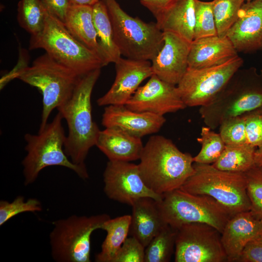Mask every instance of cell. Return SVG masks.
Here are the masks:
<instances>
[{
	"label": "cell",
	"mask_w": 262,
	"mask_h": 262,
	"mask_svg": "<svg viewBox=\"0 0 262 262\" xmlns=\"http://www.w3.org/2000/svg\"><path fill=\"white\" fill-rule=\"evenodd\" d=\"M131 215L109 218L101 225L106 237L101 245L100 252L95 256L96 262H113L119 250L130 232Z\"/></svg>",
	"instance_id": "25"
},
{
	"label": "cell",
	"mask_w": 262,
	"mask_h": 262,
	"mask_svg": "<svg viewBox=\"0 0 262 262\" xmlns=\"http://www.w3.org/2000/svg\"><path fill=\"white\" fill-rule=\"evenodd\" d=\"M165 121L164 116L134 111L125 105L107 106L102 118V124L105 128L118 129L140 138L158 132Z\"/></svg>",
	"instance_id": "18"
},
{
	"label": "cell",
	"mask_w": 262,
	"mask_h": 262,
	"mask_svg": "<svg viewBox=\"0 0 262 262\" xmlns=\"http://www.w3.org/2000/svg\"><path fill=\"white\" fill-rule=\"evenodd\" d=\"M262 234V219L250 210L231 216L221 236L227 262H238L246 245Z\"/></svg>",
	"instance_id": "19"
},
{
	"label": "cell",
	"mask_w": 262,
	"mask_h": 262,
	"mask_svg": "<svg viewBox=\"0 0 262 262\" xmlns=\"http://www.w3.org/2000/svg\"><path fill=\"white\" fill-rule=\"evenodd\" d=\"M244 64L239 56L216 66L188 67L177 86L187 107L202 106L211 102Z\"/></svg>",
	"instance_id": "11"
},
{
	"label": "cell",
	"mask_w": 262,
	"mask_h": 262,
	"mask_svg": "<svg viewBox=\"0 0 262 262\" xmlns=\"http://www.w3.org/2000/svg\"><path fill=\"white\" fill-rule=\"evenodd\" d=\"M244 115L246 144L259 151L262 149V110L259 108Z\"/></svg>",
	"instance_id": "36"
},
{
	"label": "cell",
	"mask_w": 262,
	"mask_h": 262,
	"mask_svg": "<svg viewBox=\"0 0 262 262\" xmlns=\"http://www.w3.org/2000/svg\"><path fill=\"white\" fill-rule=\"evenodd\" d=\"M99 0H69L72 5H88L93 6Z\"/></svg>",
	"instance_id": "41"
},
{
	"label": "cell",
	"mask_w": 262,
	"mask_h": 262,
	"mask_svg": "<svg viewBox=\"0 0 262 262\" xmlns=\"http://www.w3.org/2000/svg\"><path fill=\"white\" fill-rule=\"evenodd\" d=\"M256 165H262V158L257 162Z\"/></svg>",
	"instance_id": "43"
},
{
	"label": "cell",
	"mask_w": 262,
	"mask_h": 262,
	"mask_svg": "<svg viewBox=\"0 0 262 262\" xmlns=\"http://www.w3.org/2000/svg\"><path fill=\"white\" fill-rule=\"evenodd\" d=\"M193 166L194 173L180 189L213 198L231 216L251 210L245 173L222 171L209 164L194 162Z\"/></svg>",
	"instance_id": "7"
},
{
	"label": "cell",
	"mask_w": 262,
	"mask_h": 262,
	"mask_svg": "<svg viewBox=\"0 0 262 262\" xmlns=\"http://www.w3.org/2000/svg\"><path fill=\"white\" fill-rule=\"evenodd\" d=\"M100 69L81 77L70 98L57 108L68 129L64 146L65 152L74 164L78 165H85L88 152L96 146L100 131L93 120L91 102L92 92Z\"/></svg>",
	"instance_id": "2"
},
{
	"label": "cell",
	"mask_w": 262,
	"mask_h": 262,
	"mask_svg": "<svg viewBox=\"0 0 262 262\" xmlns=\"http://www.w3.org/2000/svg\"><path fill=\"white\" fill-rule=\"evenodd\" d=\"M29 48L45 50L55 60L80 77L106 66L96 53L69 33L64 22L48 12L43 29L31 36Z\"/></svg>",
	"instance_id": "5"
},
{
	"label": "cell",
	"mask_w": 262,
	"mask_h": 262,
	"mask_svg": "<svg viewBox=\"0 0 262 262\" xmlns=\"http://www.w3.org/2000/svg\"><path fill=\"white\" fill-rule=\"evenodd\" d=\"M112 24L114 40L128 59L151 61L164 42L156 22L147 23L125 12L116 0H104Z\"/></svg>",
	"instance_id": "8"
},
{
	"label": "cell",
	"mask_w": 262,
	"mask_h": 262,
	"mask_svg": "<svg viewBox=\"0 0 262 262\" xmlns=\"http://www.w3.org/2000/svg\"><path fill=\"white\" fill-rule=\"evenodd\" d=\"M14 77L36 87L42 94L40 131L48 123L52 111L70 98L81 77L45 53L36 58L31 66L20 67Z\"/></svg>",
	"instance_id": "6"
},
{
	"label": "cell",
	"mask_w": 262,
	"mask_h": 262,
	"mask_svg": "<svg viewBox=\"0 0 262 262\" xmlns=\"http://www.w3.org/2000/svg\"><path fill=\"white\" fill-rule=\"evenodd\" d=\"M17 11L19 26L31 35L42 31L47 11L40 0H20Z\"/></svg>",
	"instance_id": "28"
},
{
	"label": "cell",
	"mask_w": 262,
	"mask_h": 262,
	"mask_svg": "<svg viewBox=\"0 0 262 262\" xmlns=\"http://www.w3.org/2000/svg\"><path fill=\"white\" fill-rule=\"evenodd\" d=\"M138 164L146 186L160 195L180 189L194 172L193 157L181 151L165 137L155 135L148 139Z\"/></svg>",
	"instance_id": "1"
},
{
	"label": "cell",
	"mask_w": 262,
	"mask_h": 262,
	"mask_svg": "<svg viewBox=\"0 0 262 262\" xmlns=\"http://www.w3.org/2000/svg\"><path fill=\"white\" fill-rule=\"evenodd\" d=\"M226 36L238 52L249 53L262 50V0L243 3Z\"/></svg>",
	"instance_id": "17"
},
{
	"label": "cell",
	"mask_w": 262,
	"mask_h": 262,
	"mask_svg": "<svg viewBox=\"0 0 262 262\" xmlns=\"http://www.w3.org/2000/svg\"><path fill=\"white\" fill-rule=\"evenodd\" d=\"M262 106V69H238L217 96L200 106L199 113L205 125L212 130L225 120Z\"/></svg>",
	"instance_id": "3"
},
{
	"label": "cell",
	"mask_w": 262,
	"mask_h": 262,
	"mask_svg": "<svg viewBox=\"0 0 262 262\" xmlns=\"http://www.w3.org/2000/svg\"><path fill=\"white\" fill-rule=\"evenodd\" d=\"M63 117L58 112L53 120L47 123L38 134L27 133V154L22 162L25 186L33 183L39 173L50 166H61L74 171L80 178L85 180L89 174L86 165L74 164L66 154L63 147L66 136L62 125Z\"/></svg>",
	"instance_id": "4"
},
{
	"label": "cell",
	"mask_w": 262,
	"mask_h": 262,
	"mask_svg": "<svg viewBox=\"0 0 262 262\" xmlns=\"http://www.w3.org/2000/svg\"><path fill=\"white\" fill-rule=\"evenodd\" d=\"M130 110L164 116L187 107L177 85L165 82L153 74L147 82L139 86L126 103Z\"/></svg>",
	"instance_id": "14"
},
{
	"label": "cell",
	"mask_w": 262,
	"mask_h": 262,
	"mask_svg": "<svg viewBox=\"0 0 262 262\" xmlns=\"http://www.w3.org/2000/svg\"><path fill=\"white\" fill-rule=\"evenodd\" d=\"M244 173L251 203L250 211L262 219V165L256 164Z\"/></svg>",
	"instance_id": "34"
},
{
	"label": "cell",
	"mask_w": 262,
	"mask_h": 262,
	"mask_svg": "<svg viewBox=\"0 0 262 262\" xmlns=\"http://www.w3.org/2000/svg\"><path fill=\"white\" fill-rule=\"evenodd\" d=\"M93 17L98 42L107 63H116L121 57L114 35L112 24L104 0H99L93 6Z\"/></svg>",
	"instance_id": "26"
},
{
	"label": "cell",
	"mask_w": 262,
	"mask_h": 262,
	"mask_svg": "<svg viewBox=\"0 0 262 262\" xmlns=\"http://www.w3.org/2000/svg\"><path fill=\"white\" fill-rule=\"evenodd\" d=\"M130 232L146 247L166 226L158 206L157 201L143 197L131 206Z\"/></svg>",
	"instance_id": "22"
},
{
	"label": "cell",
	"mask_w": 262,
	"mask_h": 262,
	"mask_svg": "<svg viewBox=\"0 0 262 262\" xmlns=\"http://www.w3.org/2000/svg\"><path fill=\"white\" fill-rule=\"evenodd\" d=\"M145 247L135 237H127L113 262H144Z\"/></svg>",
	"instance_id": "37"
},
{
	"label": "cell",
	"mask_w": 262,
	"mask_h": 262,
	"mask_svg": "<svg viewBox=\"0 0 262 262\" xmlns=\"http://www.w3.org/2000/svg\"><path fill=\"white\" fill-rule=\"evenodd\" d=\"M238 56V51L226 36L204 37L191 42L188 67L200 68L218 66Z\"/></svg>",
	"instance_id": "20"
},
{
	"label": "cell",
	"mask_w": 262,
	"mask_h": 262,
	"mask_svg": "<svg viewBox=\"0 0 262 262\" xmlns=\"http://www.w3.org/2000/svg\"><path fill=\"white\" fill-rule=\"evenodd\" d=\"M217 35L212 2L196 0L194 39Z\"/></svg>",
	"instance_id": "32"
},
{
	"label": "cell",
	"mask_w": 262,
	"mask_h": 262,
	"mask_svg": "<svg viewBox=\"0 0 262 262\" xmlns=\"http://www.w3.org/2000/svg\"><path fill=\"white\" fill-rule=\"evenodd\" d=\"M221 236L217 229L204 223L180 227L177 229L175 262H227Z\"/></svg>",
	"instance_id": "12"
},
{
	"label": "cell",
	"mask_w": 262,
	"mask_h": 262,
	"mask_svg": "<svg viewBox=\"0 0 262 262\" xmlns=\"http://www.w3.org/2000/svg\"><path fill=\"white\" fill-rule=\"evenodd\" d=\"M110 218L106 213L72 215L53 222L49 235L51 255L56 262H90L91 237Z\"/></svg>",
	"instance_id": "10"
},
{
	"label": "cell",
	"mask_w": 262,
	"mask_h": 262,
	"mask_svg": "<svg viewBox=\"0 0 262 262\" xmlns=\"http://www.w3.org/2000/svg\"><path fill=\"white\" fill-rule=\"evenodd\" d=\"M164 44L151 61L153 74L177 85L188 68L191 42L171 32H163Z\"/></svg>",
	"instance_id": "16"
},
{
	"label": "cell",
	"mask_w": 262,
	"mask_h": 262,
	"mask_svg": "<svg viewBox=\"0 0 262 262\" xmlns=\"http://www.w3.org/2000/svg\"><path fill=\"white\" fill-rule=\"evenodd\" d=\"M219 128V133L226 145L246 143V121L244 115L225 120Z\"/></svg>",
	"instance_id": "35"
},
{
	"label": "cell",
	"mask_w": 262,
	"mask_h": 262,
	"mask_svg": "<svg viewBox=\"0 0 262 262\" xmlns=\"http://www.w3.org/2000/svg\"><path fill=\"white\" fill-rule=\"evenodd\" d=\"M46 10L63 22L71 5L69 0H40Z\"/></svg>",
	"instance_id": "39"
},
{
	"label": "cell",
	"mask_w": 262,
	"mask_h": 262,
	"mask_svg": "<svg viewBox=\"0 0 262 262\" xmlns=\"http://www.w3.org/2000/svg\"><path fill=\"white\" fill-rule=\"evenodd\" d=\"M43 209L41 202L37 198L25 200L22 196H18L12 201H0V226H1L15 216L25 212H38Z\"/></svg>",
	"instance_id": "33"
},
{
	"label": "cell",
	"mask_w": 262,
	"mask_h": 262,
	"mask_svg": "<svg viewBox=\"0 0 262 262\" xmlns=\"http://www.w3.org/2000/svg\"><path fill=\"white\" fill-rule=\"evenodd\" d=\"M197 141L201 144L199 153L193 157L194 163L212 164L222 153L226 144L219 133L207 126L202 127Z\"/></svg>",
	"instance_id": "30"
},
{
	"label": "cell",
	"mask_w": 262,
	"mask_h": 262,
	"mask_svg": "<svg viewBox=\"0 0 262 262\" xmlns=\"http://www.w3.org/2000/svg\"><path fill=\"white\" fill-rule=\"evenodd\" d=\"M262 110V106L260 107ZM262 158V149L259 151H256V163L257 162Z\"/></svg>",
	"instance_id": "42"
},
{
	"label": "cell",
	"mask_w": 262,
	"mask_h": 262,
	"mask_svg": "<svg viewBox=\"0 0 262 262\" xmlns=\"http://www.w3.org/2000/svg\"><path fill=\"white\" fill-rule=\"evenodd\" d=\"M177 229L166 225L145 247L144 262H167L175 247Z\"/></svg>",
	"instance_id": "29"
},
{
	"label": "cell",
	"mask_w": 262,
	"mask_h": 262,
	"mask_svg": "<svg viewBox=\"0 0 262 262\" xmlns=\"http://www.w3.org/2000/svg\"><path fill=\"white\" fill-rule=\"evenodd\" d=\"M238 262H262V234L246 245Z\"/></svg>",
	"instance_id": "38"
},
{
	"label": "cell",
	"mask_w": 262,
	"mask_h": 262,
	"mask_svg": "<svg viewBox=\"0 0 262 262\" xmlns=\"http://www.w3.org/2000/svg\"><path fill=\"white\" fill-rule=\"evenodd\" d=\"M96 146L109 160L124 162L139 160L144 146L141 138L114 128L100 131Z\"/></svg>",
	"instance_id": "21"
},
{
	"label": "cell",
	"mask_w": 262,
	"mask_h": 262,
	"mask_svg": "<svg viewBox=\"0 0 262 262\" xmlns=\"http://www.w3.org/2000/svg\"><path fill=\"white\" fill-rule=\"evenodd\" d=\"M196 0H178L154 17L163 32H171L192 42L194 39Z\"/></svg>",
	"instance_id": "23"
},
{
	"label": "cell",
	"mask_w": 262,
	"mask_h": 262,
	"mask_svg": "<svg viewBox=\"0 0 262 262\" xmlns=\"http://www.w3.org/2000/svg\"><path fill=\"white\" fill-rule=\"evenodd\" d=\"M256 149L247 144L226 145L218 159L212 165L219 170L245 173L256 164Z\"/></svg>",
	"instance_id": "27"
},
{
	"label": "cell",
	"mask_w": 262,
	"mask_h": 262,
	"mask_svg": "<svg viewBox=\"0 0 262 262\" xmlns=\"http://www.w3.org/2000/svg\"><path fill=\"white\" fill-rule=\"evenodd\" d=\"M115 64L114 82L108 92L97 100L99 106L125 105L140 84L153 74L149 61L121 57Z\"/></svg>",
	"instance_id": "15"
},
{
	"label": "cell",
	"mask_w": 262,
	"mask_h": 262,
	"mask_svg": "<svg viewBox=\"0 0 262 262\" xmlns=\"http://www.w3.org/2000/svg\"><path fill=\"white\" fill-rule=\"evenodd\" d=\"M103 176L104 192L110 199L131 206L141 198L150 197L160 201L163 197L146 186L138 164L109 160Z\"/></svg>",
	"instance_id": "13"
},
{
	"label": "cell",
	"mask_w": 262,
	"mask_h": 262,
	"mask_svg": "<svg viewBox=\"0 0 262 262\" xmlns=\"http://www.w3.org/2000/svg\"><path fill=\"white\" fill-rule=\"evenodd\" d=\"M245 1H250L251 0H244Z\"/></svg>",
	"instance_id": "44"
},
{
	"label": "cell",
	"mask_w": 262,
	"mask_h": 262,
	"mask_svg": "<svg viewBox=\"0 0 262 262\" xmlns=\"http://www.w3.org/2000/svg\"><path fill=\"white\" fill-rule=\"evenodd\" d=\"M64 23L78 41L96 53L106 66L108 65L98 39L93 21L92 6L71 4Z\"/></svg>",
	"instance_id": "24"
},
{
	"label": "cell",
	"mask_w": 262,
	"mask_h": 262,
	"mask_svg": "<svg viewBox=\"0 0 262 262\" xmlns=\"http://www.w3.org/2000/svg\"><path fill=\"white\" fill-rule=\"evenodd\" d=\"M155 16L159 13L169 7L178 0H139Z\"/></svg>",
	"instance_id": "40"
},
{
	"label": "cell",
	"mask_w": 262,
	"mask_h": 262,
	"mask_svg": "<svg viewBox=\"0 0 262 262\" xmlns=\"http://www.w3.org/2000/svg\"><path fill=\"white\" fill-rule=\"evenodd\" d=\"M158 206L165 223L177 229L191 223H204L221 233L231 216L213 198L178 189L163 195Z\"/></svg>",
	"instance_id": "9"
},
{
	"label": "cell",
	"mask_w": 262,
	"mask_h": 262,
	"mask_svg": "<svg viewBox=\"0 0 262 262\" xmlns=\"http://www.w3.org/2000/svg\"><path fill=\"white\" fill-rule=\"evenodd\" d=\"M244 0H213L212 1L217 35L225 36L236 21Z\"/></svg>",
	"instance_id": "31"
}]
</instances>
